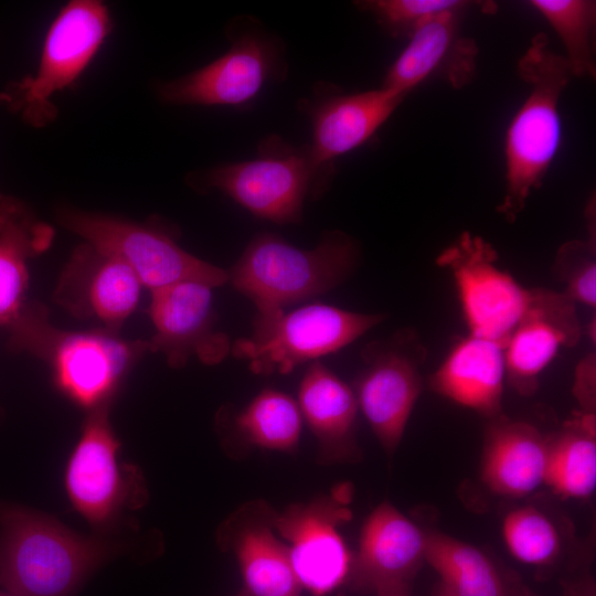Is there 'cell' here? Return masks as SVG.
Returning <instances> with one entry per match:
<instances>
[{
	"label": "cell",
	"instance_id": "obj_20",
	"mask_svg": "<svg viewBox=\"0 0 596 596\" xmlns=\"http://www.w3.org/2000/svg\"><path fill=\"white\" fill-rule=\"evenodd\" d=\"M405 95L385 87L358 93L329 92L307 99L312 125L308 146L313 163L333 171V160L365 143L391 117Z\"/></svg>",
	"mask_w": 596,
	"mask_h": 596
},
{
	"label": "cell",
	"instance_id": "obj_24",
	"mask_svg": "<svg viewBox=\"0 0 596 596\" xmlns=\"http://www.w3.org/2000/svg\"><path fill=\"white\" fill-rule=\"evenodd\" d=\"M54 230L23 203L0 222V329L20 313L29 285L28 260L52 244Z\"/></svg>",
	"mask_w": 596,
	"mask_h": 596
},
{
	"label": "cell",
	"instance_id": "obj_14",
	"mask_svg": "<svg viewBox=\"0 0 596 596\" xmlns=\"http://www.w3.org/2000/svg\"><path fill=\"white\" fill-rule=\"evenodd\" d=\"M212 290L204 283L181 281L150 292L149 350L161 353L170 368L181 369L192 356L214 365L231 352L228 336L216 329Z\"/></svg>",
	"mask_w": 596,
	"mask_h": 596
},
{
	"label": "cell",
	"instance_id": "obj_8",
	"mask_svg": "<svg viewBox=\"0 0 596 596\" xmlns=\"http://www.w3.org/2000/svg\"><path fill=\"white\" fill-rule=\"evenodd\" d=\"M387 318L324 304H312L284 312L252 336L235 340L232 354L248 362L258 375L288 374L298 365L337 352Z\"/></svg>",
	"mask_w": 596,
	"mask_h": 596
},
{
	"label": "cell",
	"instance_id": "obj_26",
	"mask_svg": "<svg viewBox=\"0 0 596 596\" xmlns=\"http://www.w3.org/2000/svg\"><path fill=\"white\" fill-rule=\"evenodd\" d=\"M544 485L566 499H586L596 487L595 415L581 413L549 438Z\"/></svg>",
	"mask_w": 596,
	"mask_h": 596
},
{
	"label": "cell",
	"instance_id": "obj_19",
	"mask_svg": "<svg viewBox=\"0 0 596 596\" xmlns=\"http://www.w3.org/2000/svg\"><path fill=\"white\" fill-rule=\"evenodd\" d=\"M426 535L397 508L382 502L362 525L349 583L374 593L409 586L425 563Z\"/></svg>",
	"mask_w": 596,
	"mask_h": 596
},
{
	"label": "cell",
	"instance_id": "obj_38",
	"mask_svg": "<svg viewBox=\"0 0 596 596\" xmlns=\"http://www.w3.org/2000/svg\"><path fill=\"white\" fill-rule=\"evenodd\" d=\"M236 596H248L243 589Z\"/></svg>",
	"mask_w": 596,
	"mask_h": 596
},
{
	"label": "cell",
	"instance_id": "obj_18",
	"mask_svg": "<svg viewBox=\"0 0 596 596\" xmlns=\"http://www.w3.org/2000/svg\"><path fill=\"white\" fill-rule=\"evenodd\" d=\"M274 509L265 501L238 508L221 526V546L232 551L248 596H299L288 545L273 525Z\"/></svg>",
	"mask_w": 596,
	"mask_h": 596
},
{
	"label": "cell",
	"instance_id": "obj_13",
	"mask_svg": "<svg viewBox=\"0 0 596 596\" xmlns=\"http://www.w3.org/2000/svg\"><path fill=\"white\" fill-rule=\"evenodd\" d=\"M238 22L230 50L207 65L159 85L172 105L241 106L252 102L281 68L277 40L253 22Z\"/></svg>",
	"mask_w": 596,
	"mask_h": 596
},
{
	"label": "cell",
	"instance_id": "obj_33",
	"mask_svg": "<svg viewBox=\"0 0 596 596\" xmlns=\"http://www.w3.org/2000/svg\"><path fill=\"white\" fill-rule=\"evenodd\" d=\"M566 596H595L594 584L590 579L581 581L567 587Z\"/></svg>",
	"mask_w": 596,
	"mask_h": 596
},
{
	"label": "cell",
	"instance_id": "obj_6",
	"mask_svg": "<svg viewBox=\"0 0 596 596\" xmlns=\"http://www.w3.org/2000/svg\"><path fill=\"white\" fill-rule=\"evenodd\" d=\"M331 174L313 163L308 147L298 149L273 136L262 142L255 159L191 174L190 182L226 194L257 217L297 224L307 196L322 193Z\"/></svg>",
	"mask_w": 596,
	"mask_h": 596
},
{
	"label": "cell",
	"instance_id": "obj_10",
	"mask_svg": "<svg viewBox=\"0 0 596 596\" xmlns=\"http://www.w3.org/2000/svg\"><path fill=\"white\" fill-rule=\"evenodd\" d=\"M436 264L454 277L469 334L505 347L529 307L531 288L500 268L492 245L470 232L445 247Z\"/></svg>",
	"mask_w": 596,
	"mask_h": 596
},
{
	"label": "cell",
	"instance_id": "obj_21",
	"mask_svg": "<svg viewBox=\"0 0 596 596\" xmlns=\"http://www.w3.org/2000/svg\"><path fill=\"white\" fill-rule=\"evenodd\" d=\"M505 382L504 347L469 334L453 345L429 376L428 386L436 394L491 419L502 415Z\"/></svg>",
	"mask_w": 596,
	"mask_h": 596
},
{
	"label": "cell",
	"instance_id": "obj_28",
	"mask_svg": "<svg viewBox=\"0 0 596 596\" xmlns=\"http://www.w3.org/2000/svg\"><path fill=\"white\" fill-rule=\"evenodd\" d=\"M564 44L572 76L594 78V29L596 2L590 0H531Z\"/></svg>",
	"mask_w": 596,
	"mask_h": 596
},
{
	"label": "cell",
	"instance_id": "obj_27",
	"mask_svg": "<svg viewBox=\"0 0 596 596\" xmlns=\"http://www.w3.org/2000/svg\"><path fill=\"white\" fill-rule=\"evenodd\" d=\"M234 424L247 444L262 449L290 453L298 446L302 416L291 396L265 389L237 413Z\"/></svg>",
	"mask_w": 596,
	"mask_h": 596
},
{
	"label": "cell",
	"instance_id": "obj_29",
	"mask_svg": "<svg viewBox=\"0 0 596 596\" xmlns=\"http://www.w3.org/2000/svg\"><path fill=\"white\" fill-rule=\"evenodd\" d=\"M501 529L508 551L523 564L547 567L561 553V536L555 524L532 505L508 512Z\"/></svg>",
	"mask_w": 596,
	"mask_h": 596
},
{
	"label": "cell",
	"instance_id": "obj_16",
	"mask_svg": "<svg viewBox=\"0 0 596 596\" xmlns=\"http://www.w3.org/2000/svg\"><path fill=\"white\" fill-rule=\"evenodd\" d=\"M582 332L577 304L562 291L531 288L529 307L504 347L507 383L522 396L533 395L542 372Z\"/></svg>",
	"mask_w": 596,
	"mask_h": 596
},
{
	"label": "cell",
	"instance_id": "obj_3",
	"mask_svg": "<svg viewBox=\"0 0 596 596\" xmlns=\"http://www.w3.org/2000/svg\"><path fill=\"white\" fill-rule=\"evenodd\" d=\"M530 92L513 116L504 141L505 192L497 211L514 222L541 187L561 140L558 102L572 74L544 33L532 39L518 65Z\"/></svg>",
	"mask_w": 596,
	"mask_h": 596
},
{
	"label": "cell",
	"instance_id": "obj_37",
	"mask_svg": "<svg viewBox=\"0 0 596 596\" xmlns=\"http://www.w3.org/2000/svg\"><path fill=\"white\" fill-rule=\"evenodd\" d=\"M0 596H15L7 590H0Z\"/></svg>",
	"mask_w": 596,
	"mask_h": 596
},
{
	"label": "cell",
	"instance_id": "obj_5",
	"mask_svg": "<svg viewBox=\"0 0 596 596\" xmlns=\"http://www.w3.org/2000/svg\"><path fill=\"white\" fill-rule=\"evenodd\" d=\"M110 31L111 17L104 2L66 3L46 32L36 72L8 84L0 105L33 128L51 124L57 117L53 96L78 79Z\"/></svg>",
	"mask_w": 596,
	"mask_h": 596
},
{
	"label": "cell",
	"instance_id": "obj_32",
	"mask_svg": "<svg viewBox=\"0 0 596 596\" xmlns=\"http://www.w3.org/2000/svg\"><path fill=\"white\" fill-rule=\"evenodd\" d=\"M573 393L583 414L595 415L596 355L586 354L575 368Z\"/></svg>",
	"mask_w": 596,
	"mask_h": 596
},
{
	"label": "cell",
	"instance_id": "obj_17",
	"mask_svg": "<svg viewBox=\"0 0 596 596\" xmlns=\"http://www.w3.org/2000/svg\"><path fill=\"white\" fill-rule=\"evenodd\" d=\"M467 9L445 11L425 20L389 68L382 87L406 96L433 77L443 78L455 88L469 84L476 74L478 47L460 30Z\"/></svg>",
	"mask_w": 596,
	"mask_h": 596
},
{
	"label": "cell",
	"instance_id": "obj_7",
	"mask_svg": "<svg viewBox=\"0 0 596 596\" xmlns=\"http://www.w3.org/2000/svg\"><path fill=\"white\" fill-rule=\"evenodd\" d=\"M56 219L84 242L121 259L150 292L181 281L213 288L227 283V270L190 254L159 226L74 207L58 209Z\"/></svg>",
	"mask_w": 596,
	"mask_h": 596
},
{
	"label": "cell",
	"instance_id": "obj_35",
	"mask_svg": "<svg viewBox=\"0 0 596 596\" xmlns=\"http://www.w3.org/2000/svg\"><path fill=\"white\" fill-rule=\"evenodd\" d=\"M376 596H411L409 586H398L377 590Z\"/></svg>",
	"mask_w": 596,
	"mask_h": 596
},
{
	"label": "cell",
	"instance_id": "obj_2",
	"mask_svg": "<svg viewBox=\"0 0 596 596\" xmlns=\"http://www.w3.org/2000/svg\"><path fill=\"white\" fill-rule=\"evenodd\" d=\"M6 330L12 351L45 361L57 387L88 409L109 404L123 377L150 352L147 340H125L103 328L61 330L34 301H28Z\"/></svg>",
	"mask_w": 596,
	"mask_h": 596
},
{
	"label": "cell",
	"instance_id": "obj_36",
	"mask_svg": "<svg viewBox=\"0 0 596 596\" xmlns=\"http://www.w3.org/2000/svg\"><path fill=\"white\" fill-rule=\"evenodd\" d=\"M435 596H450L440 585L436 589Z\"/></svg>",
	"mask_w": 596,
	"mask_h": 596
},
{
	"label": "cell",
	"instance_id": "obj_9",
	"mask_svg": "<svg viewBox=\"0 0 596 596\" xmlns=\"http://www.w3.org/2000/svg\"><path fill=\"white\" fill-rule=\"evenodd\" d=\"M427 350L414 328L405 327L362 349V370L352 389L359 409L387 454H393L423 390L421 366Z\"/></svg>",
	"mask_w": 596,
	"mask_h": 596
},
{
	"label": "cell",
	"instance_id": "obj_25",
	"mask_svg": "<svg viewBox=\"0 0 596 596\" xmlns=\"http://www.w3.org/2000/svg\"><path fill=\"white\" fill-rule=\"evenodd\" d=\"M425 563L450 596H528L481 550L440 532H427Z\"/></svg>",
	"mask_w": 596,
	"mask_h": 596
},
{
	"label": "cell",
	"instance_id": "obj_4",
	"mask_svg": "<svg viewBox=\"0 0 596 596\" xmlns=\"http://www.w3.org/2000/svg\"><path fill=\"white\" fill-rule=\"evenodd\" d=\"M0 585L15 596H70L109 545L30 510H0Z\"/></svg>",
	"mask_w": 596,
	"mask_h": 596
},
{
	"label": "cell",
	"instance_id": "obj_1",
	"mask_svg": "<svg viewBox=\"0 0 596 596\" xmlns=\"http://www.w3.org/2000/svg\"><path fill=\"white\" fill-rule=\"evenodd\" d=\"M360 245L341 231L326 233L311 249L262 233L227 270V283L256 308L253 329L268 324L285 308L336 288L360 262Z\"/></svg>",
	"mask_w": 596,
	"mask_h": 596
},
{
	"label": "cell",
	"instance_id": "obj_23",
	"mask_svg": "<svg viewBox=\"0 0 596 596\" xmlns=\"http://www.w3.org/2000/svg\"><path fill=\"white\" fill-rule=\"evenodd\" d=\"M297 404L302 421L317 439L322 464L359 458L355 440L359 406L354 392L320 361L311 362L306 370Z\"/></svg>",
	"mask_w": 596,
	"mask_h": 596
},
{
	"label": "cell",
	"instance_id": "obj_12",
	"mask_svg": "<svg viewBox=\"0 0 596 596\" xmlns=\"http://www.w3.org/2000/svg\"><path fill=\"white\" fill-rule=\"evenodd\" d=\"M345 486L307 503H292L273 514L276 533L285 541L295 575L313 596H324L349 582L353 556L339 532L352 517Z\"/></svg>",
	"mask_w": 596,
	"mask_h": 596
},
{
	"label": "cell",
	"instance_id": "obj_22",
	"mask_svg": "<svg viewBox=\"0 0 596 596\" xmlns=\"http://www.w3.org/2000/svg\"><path fill=\"white\" fill-rule=\"evenodd\" d=\"M481 479L494 493L522 498L544 485L549 438L533 425L503 414L488 419Z\"/></svg>",
	"mask_w": 596,
	"mask_h": 596
},
{
	"label": "cell",
	"instance_id": "obj_11",
	"mask_svg": "<svg viewBox=\"0 0 596 596\" xmlns=\"http://www.w3.org/2000/svg\"><path fill=\"white\" fill-rule=\"evenodd\" d=\"M109 405L89 411L65 471L71 502L98 526L109 524L125 508L142 505L147 496L138 470L118 460L119 441L109 422Z\"/></svg>",
	"mask_w": 596,
	"mask_h": 596
},
{
	"label": "cell",
	"instance_id": "obj_34",
	"mask_svg": "<svg viewBox=\"0 0 596 596\" xmlns=\"http://www.w3.org/2000/svg\"><path fill=\"white\" fill-rule=\"evenodd\" d=\"M23 204L22 201L0 193V221Z\"/></svg>",
	"mask_w": 596,
	"mask_h": 596
},
{
	"label": "cell",
	"instance_id": "obj_31",
	"mask_svg": "<svg viewBox=\"0 0 596 596\" xmlns=\"http://www.w3.org/2000/svg\"><path fill=\"white\" fill-rule=\"evenodd\" d=\"M476 2L462 0H369L356 6L374 15L376 22L394 38H409L428 18Z\"/></svg>",
	"mask_w": 596,
	"mask_h": 596
},
{
	"label": "cell",
	"instance_id": "obj_15",
	"mask_svg": "<svg viewBox=\"0 0 596 596\" xmlns=\"http://www.w3.org/2000/svg\"><path fill=\"white\" fill-rule=\"evenodd\" d=\"M142 285L118 257L79 244L63 268L53 299L71 315L118 333L138 306Z\"/></svg>",
	"mask_w": 596,
	"mask_h": 596
},
{
	"label": "cell",
	"instance_id": "obj_30",
	"mask_svg": "<svg viewBox=\"0 0 596 596\" xmlns=\"http://www.w3.org/2000/svg\"><path fill=\"white\" fill-rule=\"evenodd\" d=\"M595 198L585 207L587 236L568 241L555 254L553 272L563 283L562 291L575 304L596 306V213Z\"/></svg>",
	"mask_w": 596,
	"mask_h": 596
}]
</instances>
